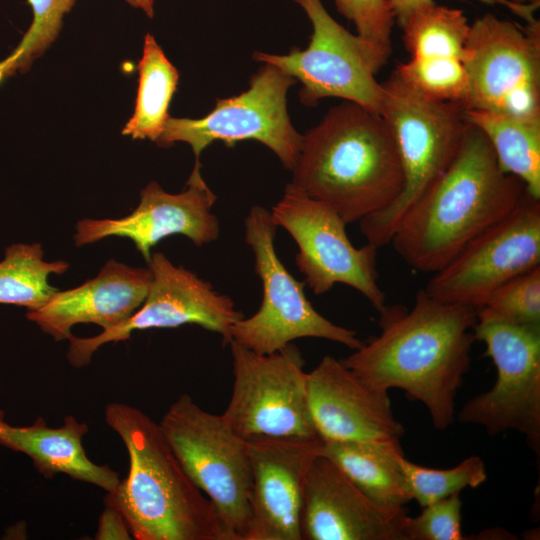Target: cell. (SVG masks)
<instances>
[{"label": "cell", "instance_id": "1", "mask_svg": "<svg viewBox=\"0 0 540 540\" xmlns=\"http://www.w3.org/2000/svg\"><path fill=\"white\" fill-rule=\"evenodd\" d=\"M381 332L342 363L370 385L398 388L428 410L434 427L448 428L455 398L470 367L477 309L419 290L410 309L385 306Z\"/></svg>", "mask_w": 540, "mask_h": 540}, {"label": "cell", "instance_id": "2", "mask_svg": "<svg viewBox=\"0 0 540 540\" xmlns=\"http://www.w3.org/2000/svg\"><path fill=\"white\" fill-rule=\"evenodd\" d=\"M524 192L523 183L500 168L483 132L469 123L455 157L406 210L390 243L409 266L435 273L506 216Z\"/></svg>", "mask_w": 540, "mask_h": 540}, {"label": "cell", "instance_id": "3", "mask_svg": "<svg viewBox=\"0 0 540 540\" xmlns=\"http://www.w3.org/2000/svg\"><path fill=\"white\" fill-rule=\"evenodd\" d=\"M291 172V184L346 224L389 206L404 183L397 145L382 115L345 100L303 135Z\"/></svg>", "mask_w": 540, "mask_h": 540}, {"label": "cell", "instance_id": "4", "mask_svg": "<svg viewBox=\"0 0 540 540\" xmlns=\"http://www.w3.org/2000/svg\"><path fill=\"white\" fill-rule=\"evenodd\" d=\"M107 425L122 440L129 471L105 504L124 517L136 540H227L217 512L191 481L159 423L140 409L111 402Z\"/></svg>", "mask_w": 540, "mask_h": 540}, {"label": "cell", "instance_id": "5", "mask_svg": "<svg viewBox=\"0 0 540 540\" xmlns=\"http://www.w3.org/2000/svg\"><path fill=\"white\" fill-rule=\"evenodd\" d=\"M382 87L380 114L394 136L404 183L395 201L359 221L367 243L377 248L390 243L406 210L449 166L469 124L461 105L419 93L395 71Z\"/></svg>", "mask_w": 540, "mask_h": 540}, {"label": "cell", "instance_id": "6", "mask_svg": "<svg viewBox=\"0 0 540 540\" xmlns=\"http://www.w3.org/2000/svg\"><path fill=\"white\" fill-rule=\"evenodd\" d=\"M160 428L191 481L213 504L227 540H246L252 472L247 442L224 419L182 394Z\"/></svg>", "mask_w": 540, "mask_h": 540}, {"label": "cell", "instance_id": "7", "mask_svg": "<svg viewBox=\"0 0 540 540\" xmlns=\"http://www.w3.org/2000/svg\"><path fill=\"white\" fill-rule=\"evenodd\" d=\"M277 227L271 212L261 206H253L245 218V242L254 255L263 297L255 314L232 325L231 341L259 354L274 353L304 337L327 339L353 351L362 347L356 332L332 323L306 298L304 283L289 273L276 253Z\"/></svg>", "mask_w": 540, "mask_h": 540}, {"label": "cell", "instance_id": "8", "mask_svg": "<svg viewBox=\"0 0 540 540\" xmlns=\"http://www.w3.org/2000/svg\"><path fill=\"white\" fill-rule=\"evenodd\" d=\"M234 383L222 414L245 441L320 439L308 401L300 350L288 344L270 354L229 343Z\"/></svg>", "mask_w": 540, "mask_h": 540}, {"label": "cell", "instance_id": "9", "mask_svg": "<svg viewBox=\"0 0 540 540\" xmlns=\"http://www.w3.org/2000/svg\"><path fill=\"white\" fill-rule=\"evenodd\" d=\"M476 340L496 367L493 387L469 400L459 411L471 423L496 435L522 433L539 455L540 448V325L512 323L477 311Z\"/></svg>", "mask_w": 540, "mask_h": 540}, {"label": "cell", "instance_id": "10", "mask_svg": "<svg viewBox=\"0 0 540 540\" xmlns=\"http://www.w3.org/2000/svg\"><path fill=\"white\" fill-rule=\"evenodd\" d=\"M263 64L250 78L247 90L217 99L204 117H169L156 143L166 147L185 142L191 146L195 159H199L201 152L215 141L233 147L240 141L255 140L272 150L291 171L303 140L287 110V93L296 80L274 65Z\"/></svg>", "mask_w": 540, "mask_h": 540}, {"label": "cell", "instance_id": "11", "mask_svg": "<svg viewBox=\"0 0 540 540\" xmlns=\"http://www.w3.org/2000/svg\"><path fill=\"white\" fill-rule=\"evenodd\" d=\"M465 110L540 121V22L525 26L486 13L470 24Z\"/></svg>", "mask_w": 540, "mask_h": 540}, {"label": "cell", "instance_id": "12", "mask_svg": "<svg viewBox=\"0 0 540 540\" xmlns=\"http://www.w3.org/2000/svg\"><path fill=\"white\" fill-rule=\"evenodd\" d=\"M271 215L296 242V264L314 294L340 283L360 292L378 312L386 306L378 283V248L370 243L355 247L347 224L332 208L288 183Z\"/></svg>", "mask_w": 540, "mask_h": 540}, {"label": "cell", "instance_id": "13", "mask_svg": "<svg viewBox=\"0 0 540 540\" xmlns=\"http://www.w3.org/2000/svg\"><path fill=\"white\" fill-rule=\"evenodd\" d=\"M540 266V199L514 208L470 241L425 287L430 296L479 309L504 283Z\"/></svg>", "mask_w": 540, "mask_h": 540}, {"label": "cell", "instance_id": "14", "mask_svg": "<svg viewBox=\"0 0 540 540\" xmlns=\"http://www.w3.org/2000/svg\"><path fill=\"white\" fill-rule=\"evenodd\" d=\"M294 1L312 24L307 48H292L285 55L256 51L253 59L274 65L298 80L302 84L299 98L306 106L337 97L380 114L383 87L358 37L334 20L322 0Z\"/></svg>", "mask_w": 540, "mask_h": 540}, {"label": "cell", "instance_id": "15", "mask_svg": "<svg viewBox=\"0 0 540 540\" xmlns=\"http://www.w3.org/2000/svg\"><path fill=\"white\" fill-rule=\"evenodd\" d=\"M147 264L152 279L143 304L126 321L96 336L72 334L67 351L72 366L89 364L101 346L126 341L137 330L196 324L220 334L224 344L230 343L231 327L243 315L229 296L218 293L209 282L183 266H175L160 252L151 254Z\"/></svg>", "mask_w": 540, "mask_h": 540}, {"label": "cell", "instance_id": "16", "mask_svg": "<svg viewBox=\"0 0 540 540\" xmlns=\"http://www.w3.org/2000/svg\"><path fill=\"white\" fill-rule=\"evenodd\" d=\"M216 199L202 177L199 159H195L183 192L168 193L151 181L142 189L140 202L129 215L119 219L78 221L74 242L80 247L110 236L128 238L147 262L151 249L174 234H182L201 247L219 236V221L212 212Z\"/></svg>", "mask_w": 540, "mask_h": 540}, {"label": "cell", "instance_id": "17", "mask_svg": "<svg viewBox=\"0 0 540 540\" xmlns=\"http://www.w3.org/2000/svg\"><path fill=\"white\" fill-rule=\"evenodd\" d=\"M312 420L322 441L395 442L404 434L395 418L388 391L374 387L325 356L307 373Z\"/></svg>", "mask_w": 540, "mask_h": 540}, {"label": "cell", "instance_id": "18", "mask_svg": "<svg viewBox=\"0 0 540 540\" xmlns=\"http://www.w3.org/2000/svg\"><path fill=\"white\" fill-rule=\"evenodd\" d=\"M252 472L246 540H302L300 519L308 471L321 439L246 441Z\"/></svg>", "mask_w": 540, "mask_h": 540}, {"label": "cell", "instance_id": "19", "mask_svg": "<svg viewBox=\"0 0 540 540\" xmlns=\"http://www.w3.org/2000/svg\"><path fill=\"white\" fill-rule=\"evenodd\" d=\"M405 510L380 506L331 460L319 455L305 482L302 540H405Z\"/></svg>", "mask_w": 540, "mask_h": 540}, {"label": "cell", "instance_id": "20", "mask_svg": "<svg viewBox=\"0 0 540 540\" xmlns=\"http://www.w3.org/2000/svg\"><path fill=\"white\" fill-rule=\"evenodd\" d=\"M151 279L149 268H134L111 259L96 277L76 288L57 291L44 306L28 311L26 317L55 341L68 339L71 328L80 323L108 330L139 309Z\"/></svg>", "mask_w": 540, "mask_h": 540}, {"label": "cell", "instance_id": "21", "mask_svg": "<svg viewBox=\"0 0 540 540\" xmlns=\"http://www.w3.org/2000/svg\"><path fill=\"white\" fill-rule=\"evenodd\" d=\"M88 430L85 422L72 415L65 416L60 427H49L40 416L30 425L8 424L0 432V444L27 455L47 479L65 474L111 492L120 481L119 473L89 459L82 444Z\"/></svg>", "mask_w": 540, "mask_h": 540}, {"label": "cell", "instance_id": "22", "mask_svg": "<svg viewBox=\"0 0 540 540\" xmlns=\"http://www.w3.org/2000/svg\"><path fill=\"white\" fill-rule=\"evenodd\" d=\"M320 455L331 460L374 502L405 510L412 500L400 460V443L322 441Z\"/></svg>", "mask_w": 540, "mask_h": 540}, {"label": "cell", "instance_id": "23", "mask_svg": "<svg viewBox=\"0 0 540 540\" xmlns=\"http://www.w3.org/2000/svg\"><path fill=\"white\" fill-rule=\"evenodd\" d=\"M465 118L486 136L500 168L540 199V121L473 109L465 110Z\"/></svg>", "mask_w": 540, "mask_h": 540}, {"label": "cell", "instance_id": "24", "mask_svg": "<svg viewBox=\"0 0 540 540\" xmlns=\"http://www.w3.org/2000/svg\"><path fill=\"white\" fill-rule=\"evenodd\" d=\"M138 73L135 110L122 134L156 142L170 117L168 108L177 88L179 73L150 33L144 38Z\"/></svg>", "mask_w": 540, "mask_h": 540}, {"label": "cell", "instance_id": "25", "mask_svg": "<svg viewBox=\"0 0 540 540\" xmlns=\"http://www.w3.org/2000/svg\"><path fill=\"white\" fill-rule=\"evenodd\" d=\"M65 261H46L40 244H13L0 261V304L23 306L28 311L44 306L58 291L51 286V274H63Z\"/></svg>", "mask_w": 540, "mask_h": 540}, {"label": "cell", "instance_id": "26", "mask_svg": "<svg viewBox=\"0 0 540 540\" xmlns=\"http://www.w3.org/2000/svg\"><path fill=\"white\" fill-rule=\"evenodd\" d=\"M400 27L411 57H450L465 62L470 23L463 10L434 2L412 12Z\"/></svg>", "mask_w": 540, "mask_h": 540}, {"label": "cell", "instance_id": "27", "mask_svg": "<svg viewBox=\"0 0 540 540\" xmlns=\"http://www.w3.org/2000/svg\"><path fill=\"white\" fill-rule=\"evenodd\" d=\"M395 72L411 88L430 98L466 108L469 79L465 62L450 57H411Z\"/></svg>", "mask_w": 540, "mask_h": 540}, {"label": "cell", "instance_id": "28", "mask_svg": "<svg viewBox=\"0 0 540 540\" xmlns=\"http://www.w3.org/2000/svg\"><path fill=\"white\" fill-rule=\"evenodd\" d=\"M412 500L425 507L470 487L476 488L487 479L483 460L470 456L449 469L428 468L403 456L400 460Z\"/></svg>", "mask_w": 540, "mask_h": 540}, {"label": "cell", "instance_id": "29", "mask_svg": "<svg viewBox=\"0 0 540 540\" xmlns=\"http://www.w3.org/2000/svg\"><path fill=\"white\" fill-rule=\"evenodd\" d=\"M33 12L32 23L18 46L0 61V83L16 72L27 71L57 38L63 18L75 0H28Z\"/></svg>", "mask_w": 540, "mask_h": 540}, {"label": "cell", "instance_id": "30", "mask_svg": "<svg viewBox=\"0 0 540 540\" xmlns=\"http://www.w3.org/2000/svg\"><path fill=\"white\" fill-rule=\"evenodd\" d=\"M338 12L351 21L375 73L392 52L395 18L388 0H333Z\"/></svg>", "mask_w": 540, "mask_h": 540}, {"label": "cell", "instance_id": "31", "mask_svg": "<svg viewBox=\"0 0 540 540\" xmlns=\"http://www.w3.org/2000/svg\"><path fill=\"white\" fill-rule=\"evenodd\" d=\"M477 311L512 323L540 325V266L504 283Z\"/></svg>", "mask_w": 540, "mask_h": 540}, {"label": "cell", "instance_id": "32", "mask_svg": "<svg viewBox=\"0 0 540 540\" xmlns=\"http://www.w3.org/2000/svg\"><path fill=\"white\" fill-rule=\"evenodd\" d=\"M460 493L422 507L416 517L405 516V540H463Z\"/></svg>", "mask_w": 540, "mask_h": 540}, {"label": "cell", "instance_id": "33", "mask_svg": "<svg viewBox=\"0 0 540 540\" xmlns=\"http://www.w3.org/2000/svg\"><path fill=\"white\" fill-rule=\"evenodd\" d=\"M395 18L400 26L404 20L415 10L434 3L435 0H388ZM486 4H500L509 8L514 14L524 19L526 22L532 21L536 5L518 3L510 0H479Z\"/></svg>", "mask_w": 540, "mask_h": 540}, {"label": "cell", "instance_id": "34", "mask_svg": "<svg viewBox=\"0 0 540 540\" xmlns=\"http://www.w3.org/2000/svg\"><path fill=\"white\" fill-rule=\"evenodd\" d=\"M132 534L123 515L114 507L105 505L95 534L97 540H128Z\"/></svg>", "mask_w": 540, "mask_h": 540}, {"label": "cell", "instance_id": "35", "mask_svg": "<svg viewBox=\"0 0 540 540\" xmlns=\"http://www.w3.org/2000/svg\"><path fill=\"white\" fill-rule=\"evenodd\" d=\"M132 7L141 9L148 17L152 18L154 15V3L155 0H125Z\"/></svg>", "mask_w": 540, "mask_h": 540}, {"label": "cell", "instance_id": "36", "mask_svg": "<svg viewBox=\"0 0 540 540\" xmlns=\"http://www.w3.org/2000/svg\"><path fill=\"white\" fill-rule=\"evenodd\" d=\"M8 425L4 419V411L0 409V432Z\"/></svg>", "mask_w": 540, "mask_h": 540}, {"label": "cell", "instance_id": "37", "mask_svg": "<svg viewBox=\"0 0 540 540\" xmlns=\"http://www.w3.org/2000/svg\"><path fill=\"white\" fill-rule=\"evenodd\" d=\"M515 2H521V3H524V4H531V5H537L539 6L540 5V0H515Z\"/></svg>", "mask_w": 540, "mask_h": 540}]
</instances>
